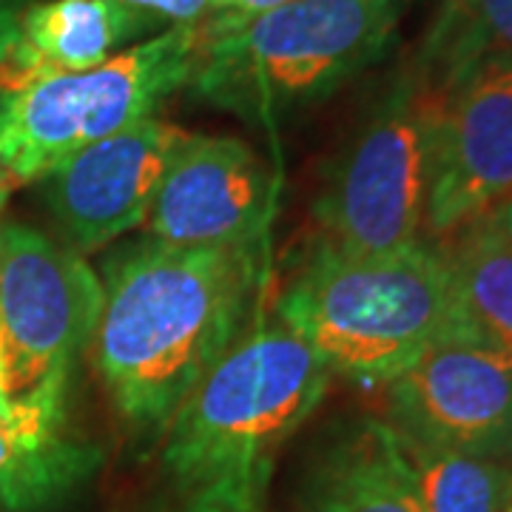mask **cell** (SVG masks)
Returning a JSON list of instances; mask_svg holds the SVG:
<instances>
[{"label": "cell", "instance_id": "obj_11", "mask_svg": "<svg viewBox=\"0 0 512 512\" xmlns=\"http://www.w3.org/2000/svg\"><path fill=\"white\" fill-rule=\"evenodd\" d=\"M274 183L239 137L188 134L148 214V237L185 248H256L271 222Z\"/></svg>", "mask_w": 512, "mask_h": 512}, {"label": "cell", "instance_id": "obj_12", "mask_svg": "<svg viewBox=\"0 0 512 512\" xmlns=\"http://www.w3.org/2000/svg\"><path fill=\"white\" fill-rule=\"evenodd\" d=\"M157 26L163 23L114 0L29 3L18 46L0 69V92H12L43 77L89 72L146 40Z\"/></svg>", "mask_w": 512, "mask_h": 512}, {"label": "cell", "instance_id": "obj_1", "mask_svg": "<svg viewBox=\"0 0 512 512\" xmlns=\"http://www.w3.org/2000/svg\"><path fill=\"white\" fill-rule=\"evenodd\" d=\"M97 373L137 433H160L239 339L259 288L256 248L140 239L103 262Z\"/></svg>", "mask_w": 512, "mask_h": 512}, {"label": "cell", "instance_id": "obj_7", "mask_svg": "<svg viewBox=\"0 0 512 512\" xmlns=\"http://www.w3.org/2000/svg\"><path fill=\"white\" fill-rule=\"evenodd\" d=\"M436 103L404 72L370 111L316 200V248L396 254L424 239L427 146Z\"/></svg>", "mask_w": 512, "mask_h": 512}, {"label": "cell", "instance_id": "obj_19", "mask_svg": "<svg viewBox=\"0 0 512 512\" xmlns=\"http://www.w3.org/2000/svg\"><path fill=\"white\" fill-rule=\"evenodd\" d=\"M171 512H262V501L202 490V493H183V501Z\"/></svg>", "mask_w": 512, "mask_h": 512}, {"label": "cell", "instance_id": "obj_18", "mask_svg": "<svg viewBox=\"0 0 512 512\" xmlns=\"http://www.w3.org/2000/svg\"><path fill=\"white\" fill-rule=\"evenodd\" d=\"M123 3L134 12H143L157 23L168 26H188V23H202L217 12V0H114Z\"/></svg>", "mask_w": 512, "mask_h": 512}, {"label": "cell", "instance_id": "obj_21", "mask_svg": "<svg viewBox=\"0 0 512 512\" xmlns=\"http://www.w3.org/2000/svg\"><path fill=\"white\" fill-rule=\"evenodd\" d=\"M285 3H293V0H217V12H228V15H256V12H268V9L285 6Z\"/></svg>", "mask_w": 512, "mask_h": 512}, {"label": "cell", "instance_id": "obj_3", "mask_svg": "<svg viewBox=\"0 0 512 512\" xmlns=\"http://www.w3.org/2000/svg\"><path fill=\"white\" fill-rule=\"evenodd\" d=\"M407 0H293L202 20L191 89L254 126L325 100L382 60Z\"/></svg>", "mask_w": 512, "mask_h": 512}, {"label": "cell", "instance_id": "obj_8", "mask_svg": "<svg viewBox=\"0 0 512 512\" xmlns=\"http://www.w3.org/2000/svg\"><path fill=\"white\" fill-rule=\"evenodd\" d=\"M512 197V66L473 74L433 109L427 146L424 239L458 228Z\"/></svg>", "mask_w": 512, "mask_h": 512}, {"label": "cell", "instance_id": "obj_23", "mask_svg": "<svg viewBox=\"0 0 512 512\" xmlns=\"http://www.w3.org/2000/svg\"><path fill=\"white\" fill-rule=\"evenodd\" d=\"M504 512H512V487H510V495H507V504H504Z\"/></svg>", "mask_w": 512, "mask_h": 512}, {"label": "cell", "instance_id": "obj_5", "mask_svg": "<svg viewBox=\"0 0 512 512\" xmlns=\"http://www.w3.org/2000/svg\"><path fill=\"white\" fill-rule=\"evenodd\" d=\"M202 23L168 26L89 72L0 92V183L43 180L72 154L134 126L191 83Z\"/></svg>", "mask_w": 512, "mask_h": 512}, {"label": "cell", "instance_id": "obj_14", "mask_svg": "<svg viewBox=\"0 0 512 512\" xmlns=\"http://www.w3.org/2000/svg\"><path fill=\"white\" fill-rule=\"evenodd\" d=\"M436 245L450 268L461 342L512 356V237L504 208Z\"/></svg>", "mask_w": 512, "mask_h": 512}, {"label": "cell", "instance_id": "obj_15", "mask_svg": "<svg viewBox=\"0 0 512 512\" xmlns=\"http://www.w3.org/2000/svg\"><path fill=\"white\" fill-rule=\"evenodd\" d=\"M100 467L94 444L0 404V510H52L72 498Z\"/></svg>", "mask_w": 512, "mask_h": 512}, {"label": "cell", "instance_id": "obj_2", "mask_svg": "<svg viewBox=\"0 0 512 512\" xmlns=\"http://www.w3.org/2000/svg\"><path fill=\"white\" fill-rule=\"evenodd\" d=\"M333 370L285 322L259 316L165 427V470L183 493L262 501L279 447L328 396Z\"/></svg>", "mask_w": 512, "mask_h": 512}, {"label": "cell", "instance_id": "obj_24", "mask_svg": "<svg viewBox=\"0 0 512 512\" xmlns=\"http://www.w3.org/2000/svg\"><path fill=\"white\" fill-rule=\"evenodd\" d=\"M6 191H9V188H6V185L0 183V205H3V197H6Z\"/></svg>", "mask_w": 512, "mask_h": 512}, {"label": "cell", "instance_id": "obj_9", "mask_svg": "<svg viewBox=\"0 0 512 512\" xmlns=\"http://www.w3.org/2000/svg\"><path fill=\"white\" fill-rule=\"evenodd\" d=\"M384 402L404 439L512 461V356L447 339L384 384Z\"/></svg>", "mask_w": 512, "mask_h": 512}, {"label": "cell", "instance_id": "obj_20", "mask_svg": "<svg viewBox=\"0 0 512 512\" xmlns=\"http://www.w3.org/2000/svg\"><path fill=\"white\" fill-rule=\"evenodd\" d=\"M23 12H26L23 0H0V69L6 66V60L18 46Z\"/></svg>", "mask_w": 512, "mask_h": 512}, {"label": "cell", "instance_id": "obj_22", "mask_svg": "<svg viewBox=\"0 0 512 512\" xmlns=\"http://www.w3.org/2000/svg\"><path fill=\"white\" fill-rule=\"evenodd\" d=\"M504 222H507V231H510L512 237V197L507 200V205H504Z\"/></svg>", "mask_w": 512, "mask_h": 512}, {"label": "cell", "instance_id": "obj_4", "mask_svg": "<svg viewBox=\"0 0 512 512\" xmlns=\"http://www.w3.org/2000/svg\"><path fill=\"white\" fill-rule=\"evenodd\" d=\"M276 319L333 370L387 384L458 336L450 268L436 242L379 256L313 251L276 299Z\"/></svg>", "mask_w": 512, "mask_h": 512}, {"label": "cell", "instance_id": "obj_13", "mask_svg": "<svg viewBox=\"0 0 512 512\" xmlns=\"http://www.w3.org/2000/svg\"><path fill=\"white\" fill-rule=\"evenodd\" d=\"M305 512H424L396 430L362 419L330 441L308 478Z\"/></svg>", "mask_w": 512, "mask_h": 512}, {"label": "cell", "instance_id": "obj_6", "mask_svg": "<svg viewBox=\"0 0 512 512\" xmlns=\"http://www.w3.org/2000/svg\"><path fill=\"white\" fill-rule=\"evenodd\" d=\"M103 282L83 254L29 225H0V404L66 424L74 359L94 339Z\"/></svg>", "mask_w": 512, "mask_h": 512}, {"label": "cell", "instance_id": "obj_16", "mask_svg": "<svg viewBox=\"0 0 512 512\" xmlns=\"http://www.w3.org/2000/svg\"><path fill=\"white\" fill-rule=\"evenodd\" d=\"M493 66H512V0H444L407 72L439 103Z\"/></svg>", "mask_w": 512, "mask_h": 512}, {"label": "cell", "instance_id": "obj_10", "mask_svg": "<svg viewBox=\"0 0 512 512\" xmlns=\"http://www.w3.org/2000/svg\"><path fill=\"white\" fill-rule=\"evenodd\" d=\"M185 137V128L154 114L49 171L46 202L69 248L89 254L143 225Z\"/></svg>", "mask_w": 512, "mask_h": 512}, {"label": "cell", "instance_id": "obj_17", "mask_svg": "<svg viewBox=\"0 0 512 512\" xmlns=\"http://www.w3.org/2000/svg\"><path fill=\"white\" fill-rule=\"evenodd\" d=\"M399 444L424 512H504L512 487L510 461L427 447L404 436Z\"/></svg>", "mask_w": 512, "mask_h": 512}]
</instances>
